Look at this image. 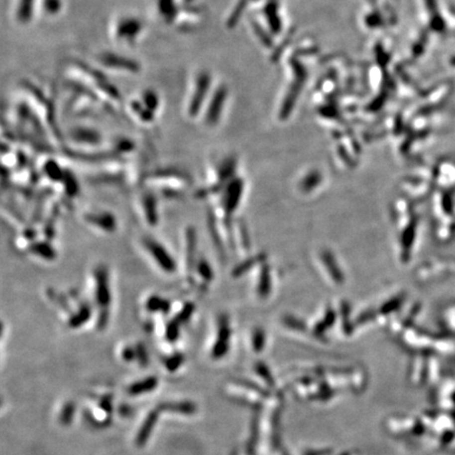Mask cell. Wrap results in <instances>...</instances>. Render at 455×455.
Wrapping results in <instances>:
<instances>
[{"instance_id": "obj_1", "label": "cell", "mask_w": 455, "mask_h": 455, "mask_svg": "<svg viewBox=\"0 0 455 455\" xmlns=\"http://www.w3.org/2000/svg\"><path fill=\"white\" fill-rule=\"evenodd\" d=\"M142 243L144 249L147 250L154 262H155L163 272L168 273V274H172V273H174L176 271L175 259L173 258V256L171 255L165 245L157 241L156 239H153L150 237L144 238Z\"/></svg>"}, {"instance_id": "obj_2", "label": "cell", "mask_w": 455, "mask_h": 455, "mask_svg": "<svg viewBox=\"0 0 455 455\" xmlns=\"http://www.w3.org/2000/svg\"><path fill=\"white\" fill-rule=\"evenodd\" d=\"M95 298L97 305L104 310L111 303V290L109 287L108 272L105 267H99L95 271Z\"/></svg>"}, {"instance_id": "obj_3", "label": "cell", "mask_w": 455, "mask_h": 455, "mask_svg": "<svg viewBox=\"0 0 455 455\" xmlns=\"http://www.w3.org/2000/svg\"><path fill=\"white\" fill-rule=\"evenodd\" d=\"M229 339H230V328L227 320L221 321L220 331H218V339L214 343L212 349V356L214 358H222L226 355L229 349Z\"/></svg>"}, {"instance_id": "obj_4", "label": "cell", "mask_w": 455, "mask_h": 455, "mask_svg": "<svg viewBox=\"0 0 455 455\" xmlns=\"http://www.w3.org/2000/svg\"><path fill=\"white\" fill-rule=\"evenodd\" d=\"M159 412L160 411L158 410V409H156V410L151 411L148 414V416L145 417V420L137 433V436H136V445H137L138 447H142V446H144L145 443L148 442L150 435L154 429V427H155V425L157 423Z\"/></svg>"}, {"instance_id": "obj_5", "label": "cell", "mask_w": 455, "mask_h": 455, "mask_svg": "<svg viewBox=\"0 0 455 455\" xmlns=\"http://www.w3.org/2000/svg\"><path fill=\"white\" fill-rule=\"evenodd\" d=\"M86 221L98 227L100 230H104L106 232H112L116 229V221L115 217L111 213L102 212V213H92L86 215Z\"/></svg>"}, {"instance_id": "obj_6", "label": "cell", "mask_w": 455, "mask_h": 455, "mask_svg": "<svg viewBox=\"0 0 455 455\" xmlns=\"http://www.w3.org/2000/svg\"><path fill=\"white\" fill-rule=\"evenodd\" d=\"M157 409L159 411L178 413V414H184V415H193L197 410V407L194 403L186 400V402L163 403V404H160Z\"/></svg>"}, {"instance_id": "obj_7", "label": "cell", "mask_w": 455, "mask_h": 455, "mask_svg": "<svg viewBox=\"0 0 455 455\" xmlns=\"http://www.w3.org/2000/svg\"><path fill=\"white\" fill-rule=\"evenodd\" d=\"M158 385V380L156 377L151 376L145 378L144 380L137 381L133 385H131L128 389V392L132 395H138L141 393H147L150 392V391L154 390Z\"/></svg>"}, {"instance_id": "obj_8", "label": "cell", "mask_w": 455, "mask_h": 455, "mask_svg": "<svg viewBox=\"0 0 455 455\" xmlns=\"http://www.w3.org/2000/svg\"><path fill=\"white\" fill-rule=\"evenodd\" d=\"M142 207L144 208L145 211V218L147 221L151 224L154 225L157 222V213H156V199L151 193H148V195H144L142 198Z\"/></svg>"}, {"instance_id": "obj_9", "label": "cell", "mask_w": 455, "mask_h": 455, "mask_svg": "<svg viewBox=\"0 0 455 455\" xmlns=\"http://www.w3.org/2000/svg\"><path fill=\"white\" fill-rule=\"evenodd\" d=\"M147 309L151 312H163L167 313L170 310V303L166 299L158 296H151L147 302Z\"/></svg>"}, {"instance_id": "obj_10", "label": "cell", "mask_w": 455, "mask_h": 455, "mask_svg": "<svg viewBox=\"0 0 455 455\" xmlns=\"http://www.w3.org/2000/svg\"><path fill=\"white\" fill-rule=\"evenodd\" d=\"M91 316V309L88 306H83L80 309L77 314L73 315L70 318V327L72 328H78L81 325H84L85 323L88 322V320Z\"/></svg>"}, {"instance_id": "obj_11", "label": "cell", "mask_w": 455, "mask_h": 455, "mask_svg": "<svg viewBox=\"0 0 455 455\" xmlns=\"http://www.w3.org/2000/svg\"><path fill=\"white\" fill-rule=\"evenodd\" d=\"M195 249H196V234L195 230H193L192 228H190L187 232V256H188V262L192 263L191 259L193 260L194 255H195Z\"/></svg>"}, {"instance_id": "obj_12", "label": "cell", "mask_w": 455, "mask_h": 455, "mask_svg": "<svg viewBox=\"0 0 455 455\" xmlns=\"http://www.w3.org/2000/svg\"><path fill=\"white\" fill-rule=\"evenodd\" d=\"M240 184L238 181L232 184L230 187V194L227 195L226 198V205L227 209H233L236 205H237V200L239 198V193H240Z\"/></svg>"}, {"instance_id": "obj_13", "label": "cell", "mask_w": 455, "mask_h": 455, "mask_svg": "<svg viewBox=\"0 0 455 455\" xmlns=\"http://www.w3.org/2000/svg\"><path fill=\"white\" fill-rule=\"evenodd\" d=\"M74 412H75V405L73 404L72 402L67 403L65 405V407L62 408V410H61V413H60V416H59V422L63 426L70 425L72 423L73 416H74Z\"/></svg>"}, {"instance_id": "obj_14", "label": "cell", "mask_w": 455, "mask_h": 455, "mask_svg": "<svg viewBox=\"0 0 455 455\" xmlns=\"http://www.w3.org/2000/svg\"><path fill=\"white\" fill-rule=\"evenodd\" d=\"M184 360H185V356L183 355V354H181V353H175L174 355L168 357L163 363H165L167 370H169L170 372H174L181 365H183Z\"/></svg>"}, {"instance_id": "obj_15", "label": "cell", "mask_w": 455, "mask_h": 455, "mask_svg": "<svg viewBox=\"0 0 455 455\" xmlns=\"http://www.w3.org/2000/svg\"><path fill=\"white\" fill-rule=\"evenodd\" d=\"M179 330H180V323L176 320V318H174V320H172L167 326V329H166L167 340L171 342L175 341L179 336Z\"/></svg>"}, {"instance_id": "obj_16", "label": "cell", "mask_w": 455, "mask_h": 455, "mask_svg": "<svg viewBox=\"0 0 455 455\" xmlns=\"http://www.w3.org/2000/svg\"><path fill=\"white\" fill-rule=\"evenodd\" d=\"M33 252L35 254H37L38 256L44 257V258H52L54 256V253H55L52 249V247H49L47 243H40L37 245H34Z\"/></svg>"}, {"instance_id": "obj_17", "label": "cell", "mask_w": 455, "mask_h": 455, "mask_svg": "<svg viewBox=\"0 0 455 455\" xmlns=\"http://www.w3.org/2000/svg\"><path fill=\"white\" fill-rule=\"evenodd\" d=\"M194 311V306L193 304H187L184 308H183V310H181L178 315L175 317L176 320L180 323V324H183V323H186L188 322L189 318L191 317V315H192Z\"/></svg>"}, {"instance_id": "obj_18", "label": "cell", "mask_w": 455, "mask_h": 455, "mask_svg": "<svg viewBox=\"0 0 455 455\" xmlns=\"http://www.w3.org/2000/svg\"><path fill=\"white\" fill-rule=\"evenodd\" d=\"M135 349H136V358L138 359L140 365L147 366L148 361H149V357H148V353H147V351H145L143 345L139 343L136 345Z\"/></svg>"}, {"instance_id": "obj_19", "label": "cell", "mask_w": 455, "mask_h": 455, "mask_svg": "<svg viewBox=\"0 0 455 455\" xmlns=\"http://www.w3.org/2000/svg\"><path fill=\"white\" fill-rule=\"evenodd\" d=\"M255 368H256V372L263 379L267 381L269 385H273V378H272L271 373L268 370V368L265 365H263V363H261V362L257 363Z\"/></svg>"}, {"instance_id": "obj_20", "label": "cell", "mask_w": 455, "mask_h": 455, "mask_svg": "<svg viewBox=\"0 0 455 455\" xmlns=\"http://www.w3.org/2000/svg\"><path fill=\"white\" fill-rule=\"evenodd\" d=\"M263 344H265V335L262 331H256L253 338V345L255 351H260L263 349Z\"/></svg>"}, {"instance_id": "obj_21", "label": "cell", "mask_w": 455, "mask_h": 455, "mask_svg": "<svg viewBox=\"0 0 455 455\" xmlns=\"http://www.w3.org/2000/svg\"><path fill=\"white\" fill-rule=\"evenodd\" d=\"M197 271L200 275L207 277V279H212V273L210 271V267H209L206 260H200L198 262Z\"/></svg>"}, {"instance_id": "obj_22", "label": "cell", "mask_w": 455, "mask_h": 455, "mask_svg": "<svg viewBox=\"0 0 455 455\" xmlns=\"http://www.w3.org/2000/svg\"><path fill=\"white\" fill-rule=\"evenodd\" d=\"M122 358L126 361H131L136 358V349L132 347H125L122 350Z\"/></svg>"}, {"instance_id": "obj_23", "label": "cell", "mask_w": 455, "mask_h": 455, "mask_svg": "<svg viewBox=\"0 0 455 455\" xmlns=\"http://www.w3.org/2000/svg\"><path fill=\"white\" fill-rule=\"evenodd\" d=\"M100 407H102L103 410H105L108 413L112 412V398L110 396H105L102 402H100Z\"/></svg>"}, {"instance_id": "obj_24", "label": "cell", "mask_w": 455, "mask_h": 455, "mask_svg": "<svg viewBox=\"0 0 455 455\" xmlns=\"http://www.w3.org/2000/svg\"><path fill=\"white\" fill-rule=\"evenodd\" d=\"M328 453H330L329 450H323V451H310L306 453L305 455H326Z\"/></svg>"}]
</instances>
